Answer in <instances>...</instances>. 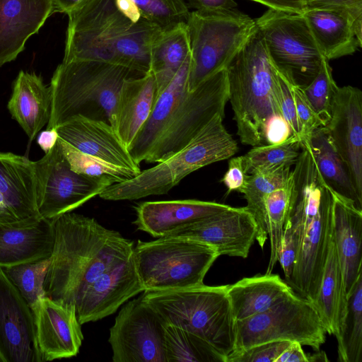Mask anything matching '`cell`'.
Here are the masks:
<instances>
[{"label":"cell","instance_id":"cell-1","mask_svg":"<svg viewBox=\"0 0 362 362\" xmlns=\"http://www.w3.org/2000/svg\"><path fill=\"white\" fill-rule=\"evenodd\" d=\"M52 220L54 241L44 290L75 306L95 279L131 257L134 242L81 214L68 212Z\"/></svg>","mask_w":362,"mask_h":362},{"label":"cell","instance_id":"cell-2","mask_svg":"<svg viewBox=\"0 0 362 362\" xmlns=\"http://www.w3.org/2000/svg\"><path fill=\"white\" fill-rule=\"evenodd\" d=\"M63 61L93 60L150 70L151 45L161 31L144 18L131 21L115 0H83L68 14Z\"/></svg>","mask_w":362,"mask_h":362},{"label":"cell","instance_id":"cell-3","mask_svg":"<svg viewBox=\"0 0 362 362\" xmlns=\"http://www.w3.org/2000/svg\"><path fill=\"white\" fill-rule=\"evenodd\" d=\"M293 194L288 218L298 231L294 269L287 282L313 303L332 240L334 190L322 177L309 146H301L294 165Z\"/></svg>","mask_w":362,"mask_h":362},{"label":"cell","instance_id":"cell-4","mask_svg":"<svg viewBox=\"0 0 362 362\" xmlns=\"http://www.w3.org/2000/svg\"><path fill=\"white\" fill-rule=\"evenodd\" d=\"M228 101L242 144L264 145V129L281 115L280 74L257 28L228 66Z\"/></svg>","mask_w":362,"mask_h":362},{"label":"cell","instance_id":"cell-5","mask_svg":"<svg viewBox=\"0 0 362 362\" xmlns=\"http://www.w3.org/2000/svg\"><path fill=\"white\" fill-rule=\"evenodd\" d=\"M140 76L127 67L103 62L62 61L49 86L52 103L47 129L56 128L78 115L105 121L112 126L122 83L129 77Z\"/></svg>","mask_w":362,"mask_h":362},{"label":"cell","instance_id":"cell-6","mask_svg":"<svg viewBox=\"0 0 362 362\" xmlns=\"http://www.w3.org/2000/svg\"><path fill=\"white\" fill-rule=\"evenodd\" d=\"M228 285L144 291L143 299L165 324L190 332L209 343L226 362L235 345V323Z\"/></svg>","mask_w":362,"mask_h":362},{"label":"cell","instance_id":"cell-7","mask_svg":"<svg viewBox=\"0 0 362 362\" xmlns=\"http://www.w3.org/2000/svg\"><path fill=\"white\" fill-rule=\"evenodd\" d=\"M224 117L216 115L181 150L132 179L108 186L98 196L119 201L164 194L192 172L234 156L238 146L223 124Z\"/></svg>","mask_w":362,"mask_h":362},{"label":"cell","instance_id":"cell-8","mask_svg":"<svg viewBox=\"0 0 362 362\" xmlns=\"http://www.w3.org/2000/svg\"><path fill=\"white\" fill-rule=\"evenodd\" d=\"M219 257L200 241L166 235L134 246L132 258L144 291L182 288L203 284L207 272Z\"/></svg>","mask_w":362,"mask_h":362},{"label":"cell","instance_id":"cell-9","mask_svg":"<svg viewBox=\"0 0 362 362\" xmlns=\"http://www.w3.org/2000/svg\"><path fill=\"white\" fill-rule=\"evenodd\" d=\"M188 29L191 64L188 90L226 69L257 28L255 20L238 10L190 12Z\"/></svg>","mask_w":362,"mask_h":362},{"label":"cell","instance_id":"cell-10","mask_svg":"<svg viewBox=\"0 0 362 362\" xmlns=\"http://www.w3.org/2000/svg\"><path fill=\"white\" fill-rule=\"evenodd\" d=\"M235 332L231 354L275 341H297L318 351L327 334L313 303L294 292L262 313L235 321Z\"/></svg>","mask_w":362,"mask_h":362},{"label":"cell","instance_id":"cell-11","mask_svg":"<svg viewBox=\"0 0 362 362\" xmlns=\"http://www.w3.org/2000/svg\"><path fill=\"white\" fill-rule=\"evenodd\" d=\"M255 20L277 69L302 86L310 83L326 59L303 14L269 8Z\"/></svg>","mask_w":362,"mask_h":362},{"label":"cell","instance_id":"cell-12","mask_svg":"<svg viewBox=\"0 0 362 362\" xmlns=\"http://www.w3.org/2000/svg\"><path fill=\"white\" fill-rule=\"evenodd\" d=\"M228 102V74L223 69L184 95L145 161L158 163L181 150L216 115H225Z\"/></svg>","mask_w":362,"mask_h":362},{"label":"cell","instance_id":"cell-13","mask_svg":"<svg viewBox=\"0 0 362 362\" xmlns=\"http://www.w3.org/2000/svg\"><path fill=\"white\" fill-rule=\"evenodd\" d=\"M40 216L52 220L71 212L115 182L107 177L79 174L71 169L60 146L33 161Z\"/></svg>","mask_w":362,"mask_h":362},{"label":"cell","instance_id":"cell-14","mask_svg":"<svg viewBox=\"0 0 362 362\" xmlns=\"http://www.w3.org/2000/svg\"><path fill=\"white\" fill-rule=\"evenodd\" d=\"M165 325L144 299L123 305L110 329L108 341L114 362H166Z\"/></svg>","mask_w":362,"mask_h":362},{"label":"cell","instance_id":"cell-15","mask_svg":"<svg viewBox=\"0 0 362 362\" xmlns=\"http://www.w3.org/2000/svg\"><path fill=\"white\" fill-rule=\"evenodd\" d=\"M31 310L36 362L67 358L78 354L83 335L74 305L45 296Z\"/></svg>","mask_w":362,"mask_h":362},{"label":"cell","instance_id":"cell-16","mask_svg":"<svg viewBox=\"0 0 362 362\" xmlns=\"http://www.w3.org/2000/svg\"><path fill=\"white\" fill-rule=\"evenodd\" d=\"M325 127L362 201V92L359 88L338 86L331 117Z\"/></svg>","mask_w":362,"mask_h":362},{"label":"cell","instance_id":"cell-17","mask_svg":"<svg viewBox=\"0 0 362 362\" xmlns=\"http://www.w3.org/2000/svg\"><path fill=\"white\" fill-rule=\"evenodd\" d=\"M256 222L244 207H232L168 235L192 238L212 247L220 255L246 258L256 240Z\"/></svg>","mask_w":362,"mask_h":362},{"label":"cell","instance_id":"cell-18","mask_svg":"<svg viewBox=\"0 0 362 362\" xmlns=\"http://www.w3.org/2000/svg\"><path fill=\"white\" fill-rule=\"evenodd\" d=\"M144 291L132 255L99 275L75 305L79 323L95 322L115 313L125 302Z\"/></svg>","mask_w":362,"mask_h":362},{"label":"cell","instance_id":"cell-19","mask_svg":"<svg viewBox=\"0 0 362 362\" xmlns=\"http://www.w3.org/2000/svg\"><path fill=\"white\" fill-rule=\"evenodd\" d=\"M33 314L0 267V361L34 362Z\"/></svg>","mask_w":362,"mask_h":362},{"label":"cell","instance_id":"cell-20","mask_svg":"<svg viewBox=\"0 0 362 362\" xmlns=\"http://www.w3.org/2000/svg\"><path fill=\"white\" fill-rule=\"evenodd\" d=\"M56 129L60 139L81 152L126 168L136 175L141 172L139 165L109 123L78 115Z\"/></svg>","mask_w":362,"mask_h":362},{"label":"cell","instance_id":"cell-21","mask_svg":"<svg viewBox=\"0 0 362 362\" xmlns=\"http://www.w3.org/2000/svg\"><path fill=\"white\" fill-rule=\"evenodd\" d=\"M53 13L51 0H0V66L16 59Z\"/></svg>","mask_w":362,"mask_h":362},{"label":"cell","instance_id":"cell-22","mask_svg":"<svg viewBox=\"0 0 362 362\" xmlns=\"http://www.w3.org/2000/svg\"><path fill=\"white\" fill-rule=\"evenodd\" d=\"M54 241L53 220L41 216L0 223V267L49 258Z\"/></svg>","mask_w":362,"mask_h":362},{"label":"cell","instance_id":"cell-23","mask_svg":"<svg viewBox=\"0 0 362 362\" xmlns=\"http://www.w3.org/2000/svg\"><path fill=\"white\" fill-rule=\"evenodd\" d=\"M230 206L196 199L145 202L136 206L134 224L151 236L168 235L228 209Z\"/></svg>","mask_w":362,"mask_h":362},{"label":"cell","instance_id":"cell-24","mask_svg":"<svg viewBox=\"0 0 362 362\" xmlns=\"http://www.w3.org/2000/svg\"><path fill=\"white\" fill-rule=\"evenodd\" d=\"M332 240L340 264L346 295L362 274V209L334 192Z\"/></svg>","mask_w":362,"mask_h":362},{"label":"cell","instance_id":"cell-25","mask_svg":"<svg viewBox=\"0 0 362 362\" xmlns=\"http://www.w3.org/2000/svg\"><path fill=\"white\" fill-rule=\"evenodd\" d=\"M157 98L156 83L151 71L129 77L122 83L112 127L127 148L147 120Z\"/></svg>","mask_w":362,"mask_h":362},{"label":"cell","instance_id":"cell-26","mask_svg":"<svg viewBox=\"0 0 362 362\" xmlns=\"http://www.w3.org/2000/svg\"><path fill=\"white\" fill-rule=\"evenodd\" d=\"M0 193L17 221L40 216L33 161L0 152Z\"/></svg>","mask_w":362,"mask_h":362},{"label":"cell","instance_id":"cell-27","mask_svg":"<svg viewBox=\"0 0 362 362\" xmlns=\"http://www.w3.org/2000/svg\"><path fill=\"white\" fill-rule=\"evenodd\" d=\"M322 54L328 61L351 55L361 45L354 30L358 17L347 11L305 8L302 13Z\"/></svg>","mask_w":362,"mask_h":362},{"label":"cell","instance_id":"cell-28","mask_svg":"<svg viewBox=\"0 0 362 362\" xmlns=\"http://www.w3.org/2000/svg\"><path fill=\"white\" fill-rule=\"evenodd\" d=\"M191 54L186 59L175 77L159 94L144 125L128 147L137 164L145 161L159 139L171 115L188 90Z\"/></svg>","mask_w":362,"mask_h":362},{"label":"cell","instance_id":"cell-29","mask_svg":"<svg viewBox=\"0 0 362 362\" xmlns=\"http://www.w3.org/2000/svg\"><path fill=\"white\" fill-rule=\"evenodd\" d=\"M52 97L49 86L35 73L21 71L13 83L8 109L30 140L49 122Z\"/></svg>","mask_w":362,"mask_h":362},{"label":"cell","instance_id":"cell-30","mask_svg":"<svg viewBox=\"0 0 362 362\" xmlns=\"http://www.w3.org/2000/svg\"><path fill=\"white\" fill-rule=\"evenodd\" d=\"M294 291L279 274H257L228 285L227 295L235 321L262 313Z\"/></svg>","mask_w":362,"mask_h":362},{"label":"cell","instance_id":"cell-31","mask_svg":"<svg viewBox=\"0 0 362 362\" xmlns=\"http://www.w3.org/2000/svg\"><path fill=\"white\" fill-rule=\"evenodd\" d=\"M327 333L337 337L346 311L347 295L336 248L332 240L319 288L312 303Z\"/></svg>","mask_w":362,"mask_h":362},{"label":"cell","instance_id":"cell-32","mask_svg":"<svg viewBox=\"0 0 362 362\" xmlns=\"http://www.w3.org/2000/svg\"><path fill=\"white\" fill-rule=\"evenodd\" d=\"M190 54L187 23L161 30L158 34L151 47L149 70L155 78L158 96Z\"/></svg>","mask_w":362,"mask_h":362},{"label":"cell","instance_id":"cell-33","mask_svg":"<svg viewBox=\"0 0 362 362\" xmlns=\"http://www.w3.org/2000/svg\"><path fill=\"white\" fill-rule=\"evenodd\" d=\"M292 173L291 166H277L257 168L248 174L247 185L243 194L247 202L245 208L256 222V240L261 248L264 247L268 238L264 199L270 192L283 185Z\"/></svg>","mask_w":362,"mask_h":362},{"label":"cell","instance_id":"cell-34","mask_svg":"<svg viewBox=\"0 0 362 362\" xmlns=\"http://www.w3.org/2000/svg\"><path fill=\"white\" fill-rule=\"evenodd\" d=\"M325 182L337 193L352 199L362 209L346 166L324 127L315 130L306 141Z\"/></svg>","mask_w":362,"mask_h":362},{"label":"cell","instance_id":"cell-35","mask_svg":"<svg viewBox=\"0 0 362 362\" xmlns=\"http://www.w3.org/2000/svg\"><path fill=\"white\" fill-rule=\"evenodd\" d=\"M339 361L361 362L362 354V274L347 295L346 311L336 337Z\"/></svg>","mask_w":362,"mask_h":362},{"label":"cell","instance_id":"cell-36","mask_svg":"<svg viewBox=\"0 0 362 362\" xmlns=\"http://www.w3.org/2000/svg\"><path fill=\"white\" fill-rule=\"evenodd\" d=\"M293 172L287 181L264 199V210L270 240V256L266 274L272 273L278 262L281 241L289 216L293 194Z\"/></svg>","mask_w":362,"mask_h":362},{"label":"cell","instance_id":"cell-37","mask_svg":"<svg viewBox=\"0 0 362 362\" xmlns=\"http://www.w3.org/2000/svg\"><path fill=\"white\" fill-rule=\"evenodd\" d=\"M165 354L166 362H225L203 339L168 324L165 325Z\"/></svg>","mask_w":362,"mask_h":362},{"label":"cell","instance_id":"cell-38","mask_svg":"<svg viewBox=\"0 0 362 362\" xmlns=\"http://www.w3.org/2000/svg\"><path fill=\"white\" fill-rule=\"evenodd\" d=\"M57 142L71 170L77 173L97 177H107L115 183L132 179L136 175L133 172L83 153L62 140Z\"/></svg>","mask_w":362,"mask_h":362},{"label":"cell","instance_id":"cell-39","mask_svg":"<svg viewBox=\"0 0 362 362\" xmlns=\"http://www.w3.org/2000/svg\"><path fill=\"white\" fill-rule=\"evenodd\" d=\"M300 151L299 141L291 136L286 141L276 144L253 146L243 156L247 174L261 168L294 165Z\"/></svg>","mask_w":362,"mask_h":362},{"label":"cell","instance_id":"cell-40","mask_svg":"<svg viewBox=\"0 0 362 362\" xmlns=\"http://www.w3.org/2000/svg\"><path fill=\"white\" fill-rule=\"evenodd\" d=\"M49 262V258H47L4 268L6 274L30 308L46 296L44 282Z\"/></svg>","mask_w":362,"mask_h":362},{"label":"cell","instance_id":"cell-41","mask_svg":"<svg viewBox=\"0 0 362 362\" xmlns=\"http://www.w3.org/2000/svg\"><path fill=\"white\" fill-rule=\"evenodd\" d=\"M141 16L161 30L187 23L190 11L184 0H132Z\"/></svg>","mask_w":362,"mask_h":362},{"label":"cell","instance_id":"cell-42","mask_svg":"<svg viewBox=\"0 0 362 362\" xmlns=\"http://www.w3.org/2000/svg\"><path fill=\"white\" fill-rule=\"evenodd\" d=\"M303 88L315 111L325 126L331 117L332 103L338 88L327 59L323 61L314 78Z\"/></svg>","mask_w":362,"mask_h":362},{"label":"cell","instance_id":"cell-43","mask_svg":"<svg viewBox=\"0 0 362 362\" xmlns=\"http://www.w3.org/2000/svg\"><path fill=\"white\" fill-rule=\"evenodd\" d=\"M288 76L296 113L303 130V140L300 143H304L308 141L315 130L324 127L325 124L315 111L303 86L298 84L292 76Z\"/></svg>","mask_w":362,"mask_h":362},{"label":"cell","instance_id":"cell-44","mask_svg":"<svg viewBox=\"0 0 362 362\" xmlns=\"http://www.w3.org/2000/svg\"><path fill=\"white\" fill-rule=\"evenodd\" d=\"M290 343L288 341H275L259 344L230 354L226 362H275Z\"/></svg>","mask_w":362,"mask_h":362},{"label":"cell","instance_id":"cell-45","mask_svg":"<svg viewBox=\"0 0 362 362\" xmlns=\"http://www.w3.org/2000/svg\"><path fill=\"white\" fill-rule=\"evenodd\" d=\"M298 245L296 226L288 218L282 235L278 262L283 269L287 283L293 274Z\"/></svg>","mask_w":362,"mask_h":362},{"label":"cell","instance_id":"cell-46","mask_svg":"<svg viewBox=\"0 0 362 362\" xmlns=\"http://www.w3.org/2000/svg\"><path fill=\"white\" fill-rule=\"evenodd\" d=\"M279 72L280 74L281 115L289 126L292 136L296 138L300 143L303 140V130L296 113L290 88L289 77L279 71Z\"/></svg>","mask_w":362,"mask_h":362},{"label":"cell","instance_id":"cell-47","mask_svg":"<svg viewBox=\"0 0 362 362\" xmlns=\"http://www.w3.org/2000/svg\"><path fill=\"white\" fill-rule=\"evenodd\" d=\"M249 178L243 156L233 157L228 161V170L221 179V182L228 189V192H238L243 193Z\"/></svg>","mask_w":362,"mask_h":362},{"label":"cell","instance_id":"cell-48","mask_svg":"<svg viewBox=\"0 0 362 362\" xmlns=\"http://www.w3.org/2000/svg\"><path fill=\"white\" fill-rule=\"evenodd\" d=\"M287 122L281 115H274L267 122L264 129V144H280L291 136Z\"/></svg>","mask_w":362,"mask_h":362},{"label":"cell","instance_id":"cell-49","mask_svg":"<svg viewBox=\"0 0 362 362\" xmlns=\"http://www.w3.org/2000/svg\"><path fill=\"white\" fill-rule=\"evenodd\" d=\"M305 8H327L347 11L362 15V0H305Z\"/></svg>","mask_w":362,"mask_h":362},{"label":"cell","instance_id":"cell-50","mask_svg":"<svg viewBox=\"0 0 362 362\" xmlns=\"http://www.w3.org/2000/svg\"><path fill=\"white\" fill-rule=\"evenodd\" d=\"M188 7L200 13H216L235 9L233 0H187Z\"/></svg>","mask_w":362,"mask_h":362},{"label":"cell","instance_id":"cell-51","mask_svg":"<svg viewBox=\"0 0 362 362\" xmlns=\"http://www.w3.org/2000/svg\"><path fill=\"white\" fill-rule=\"evenodd\" d=\"M269 8L291 13L302 14L305 10V0H252Z\"/></svg>","mask_w":362,"mask_h":362},{"label":"cell","instance_id":"cell-52","mask_svg":"<svg viewBox=\"0 0 362 362\" xmlns=\"http://www.w3.org/2000/svg\"><path fill=\"white\" fill-rule=\"evenodd\" d=\"M275 362H308V357L297 341H292L276 358Z\"/></svg>","mask_w":362,"mask_h":362},{"label":"cell","instance_id":"cell-53","mask_svg":"<svg viewBox=\"0 0 362 362\" xmlns=\"http://www.w3.org/2000/svg\"><path fill=\"white\" fill-rule=\"evenodd\" d=\"M59 135L56 128L47 129L37 136V144L43 151L48 153L57 144Z\"/></svg>","mask_w":362,"mask_h":362},{"label":"cell","instance_id":"cell-54","mask_svg":"<svg viewBox=\"0 0 362 362\" xmlns=\"http://www.w3.org/2000/svg\"><path fill=\"white\" fill-rule=\"evenodd\" d=\"M119 10L131 21L137 22L142 18L132 0H115Z\"/></svg>","mask_w":362,"mask_h":362},{"label":"cell","instance_id":"cell-55","mask_svg":"<svg viewBox=\"0 0 362 362\" xmlns=\"http://www.w3.org/2000/svg\"><path fill=\"white\" fill-rule=\"evenodd\" d=\"M54 13L59 12L68 14L83 0H51Z\"/></svg>","mask_w":362,"mask_h":362},{"label":"cell","instance_id":"cell-56","mask_svg":"<svg viewBox=\"0 0 362 362\" xmlns=\"http://www.w3.org/2000/svg\"><path fill=\"white\" fill-rule=\"evenodd\" d=\"M17 221L0 193V223H11Z\"/></svg>","mask_w":362,"mask_h":362},{"label":"cell","instance_id":"cell-57","mask_svg":"<svg viewBox=\"0 0 362 362\" xmlns=\"http://www.w3.org/2000/svg\"><path fill=\"white\" fill-rule=\"evenodd\" d=\"M308 362H317V361H328L329 359L323 351H316V352L311 355H307Z\"/></svg>","mask_w":362,"mask_h":362}]
</instances>
